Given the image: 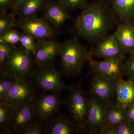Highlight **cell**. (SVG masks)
<instances>
[{"label": "cell", "mask_w": 134, "mask_h": 134, "mask_svg": "<svg viewBox=\"0 0 134 134\" xmlns=\"http://www.w3.org/2000/svg\"><path fill=\"white\" fill-rule=\"evenodd\" d=\"M116 24L112 9L104 0H96L82 9L75 22V29L81 38L98 42L107 36Z\"/></svg>", "instance_id": "1"}, {"label": "cell", "mask_w": 134, "mask_h": 134, "mask_svg": "<svg viewBox=\"0 0 134 134\" xmlns=\"http://www.w3.org/2000/svg\"><path fill=\"white\" fill-rule=\"evenodd\" d=\"M59 55L63 75L67 77L78 75L85 63L92 59L90 51L74 38L60 43Z\"/></svg>", "instance_id": "2"}, {"label": "cell", "mask_w": 134, "mask_h": 134, "mask_svg": "<svg viewBox=\"0 0 134 134\" xmlns=\"http://www.w3.org/2000/svg\"><path fill=\"white\" fill-rule=\"evenodd\" d=\"M31 53L21 46H12L3 69L15 80L31 78L34 70Z\"/></svg>", "instance_id": "3"}, {"label": "cell", "mask_w": 134, "mask_h": 134, "mask_svg": "<svg viewBox=\"0 0 134 134\" xmlns=\"http://www.w3.org/2000/svg\"><path fill=\"white\" fill-rule=\"evenodd\" d=\"M62 71L53 66H37L31 79L37 88L43 92H61L70 87L62 81Z\"/></svg>", "instance_id": "4"}, {"label": "cell", "mask_w": 134, "mask_h": 134, "mask_svg": "<svg viewBox=\"0 0 134 134\" xmlns=\"http://www.w3.org/2000/svg\"><path fill=\"white\" fill-rule=\"evenodd\" d=\"M65 103L81 131L85 129L89 97L79 85L70 86Z\"/></svg>", "instance_id": "5"}, {"label": "cell", "mask_w": 134, "mask_h": 134, "mask_svg": "<svg viewBox=\"0 0 134 134\" xmlns=\"http://www.w3.org/2000/svg\"><path fill=\"white\" fill-rule=\"evenodd\" d=\"M61 93L44 92L36 95L32 103L37 119L45 123L58 113L65 103Z\"/></svg>", "instance_id": "6"}, {"label": "cell", "mask_w": 134, "mask_h": 134, "mask_svg": "<svg viewBox=\"0 0 134 134\" xmlns=\"http://www.w3.org/2000/svg\"><path fill=\"white\" fill-rule=\"evenodd\" d=\"M110 102L100 100L91 96L89 97L86 123V128L89 133L100 134L105 125Z\"/></svg>", "instance_id": "7"}, {"label": "cell", "mask_w": 134, "mask_h": 134, "mask_svg": "<svg viewBox=\"0 0 134 134\" xmlns=\"http://www.w3.org/2000/svg\"><path fill=\"white\" fill-rule=\"evenodd\" d=\"M15 27L23 32L31 35L37 40L48 39L55 35L56 31L46 19L36 16L20 18L17 21Z\"/></svg>", "instance_id": "8"}, {"label": "cell", "mask_w": 134, "mask_h": 134, "mask_svg": "<svg viewBox=\"0 0 134 134\" xmlns=\"http://www.w3.org/2000/svg\"><path fill=\"white\" fill-rule=\"evenodd\" d=\"M36 96L35 88L30 79L15 80L0 103H6L15 107L33 101Z\"/></svg>", "instance_id": "9"}, {"label": "cell", "mask_w": 134, "mask_h": 134, "mask_svg": "<svg viewBox=\"0 0 134 134\" xmlns=\"http://www.w3.org/2000/svg\"><path fill=\"white\" fill-rule=\"evenodd\" d=\"M124 59L113 58L97 61L91 59L88 61L90 72L94 75L118 81L122 79L124 74Z\"/></svg>", "instance_id": "10"}, {"label": "cell", "mask_w": 134, "mask_h": 134, "mask_svg": "<svg viewBox=\"0 0 134 134\" xmlns=\"http://www.w3.org/2000/svg\"><path fill=\"white\" fill-rule=\"evenodd\" d=\"M90 52L92 59H125V51L115 33L107 35L101 39Z\"/></svg>", "instance_id": "11"}, {"label": "cell", "mask_w": 134, "mask_h": 134, "mask_svg": "<svg viewBox=\"0 0 134 134\" xmlns=\"http://www.w3.org/2000/svg\"><path fill=\"white\" fill-rule=\"evenodd\" d=\"M37 119L32 101L14 107L10 129L11 133L21 134L31 123Z\"/></svg>", "instance_id": "12"}, {"label": "cell", "mask_w": 134, "mask_h": 134, "mask_svg": "<svg viewBox=\"0 0 134 134\" xmlns=\"http://www.w3.org/2000/svg\"><path fill=\"white\" fill-rule=\"evenodd\" d=\"M60 44L47 39L37 40L34 55L37 66H53L59 55Z\"/></svg>", "instance_id": "13"}, {"label": "cell", "mask_w": 134, "mask_h": 134, "mask_svg": "<svg viewBox=\"0 0 134 134\" xmlns=\"http://www.w3.org/2000/svg\"><path fill=\"white\" fill-rule=\"evenodd\" d=\"M117 81L94 75L91 84L90 96L104 101H111L116 94Z\"/></svg>", "instance_id": "14"}, {"label": "cell", "mask_w": 134, "mask_h": 134, "mask_svg": "<svg viewBox=\"0 0 134 134\" xmlns=\"http://www.w3.org/2000/svg\"><path fill=\"white\" fill-rule=\"evenodd\" d=\"M45 134H74L81 131L72 118L57 114L45 124Z\"/></svg>", "instance_id": "15"}, {"label": "cell", "mask_w": 134, "mask_h": 134, "mask_svg": "<svg viewBox=\"0 0 134 134\" xmlns=\"http://www.w3.org/2000/svg\"><path fill=\"white\" fill-rule=\"evenodd\" d=\"M43 8L45 19L55 27H60L70 18L68 9L59 0H47Z\"/></svg>", "instance_id": "16"}, {"label": "cell", "mask_w": 134, "mask_h": 134, "mask_svg": "<svg viewBox=\"0 0 134 134\" xmlns=\"http://www.w3.org/2000/svg\"><path fill=\"white\" fill-rule=\"evenodd\" d=\"M116 102L118 105L126 108L134 102V83L131 79L118 80L116 86Z\"/></svg>", "instance_id": "17"}, {"label": "cell", "mask_w": 134, "mask_h": 134, "mask_svg": "<svg viewBox=\"0 0 134 134\" xmlns=\"http://www.w3.org/2000/svg\"><path fill=\"white\" fill-rule=\"evenodd\" d=\"M115 35L125 53H134V24L132 22L121 24Z\"/></svg>", "instance_id": "18"}, {"label": "cell", "mask_w": 134, "mask_h": 134, "mask_svg": "<svg viewBox=\"0 0 134 134\" xmlns=\"http://www.w3.org/2000/svg\"><path fill=\"white\" fill-rule=\"evenodd\" d=\"M112 9L121 23L134 18V0H112Z\"/></svg>", "instance_id": "19"}, {"label": "cell", "mask_w": 134, "mask_h": 134, "mask_svg": "<svg viewBox=\"0 0 134 134\" xmlns=\"http://www.w3.org/2000/svg\"><path fill=\"white\" fill-rule=\"evenodd\" d=\"M127 120L126 108L120 106L113 100L110 101L107 108L105 125L116 127Z\"/></svg>", "instance_id": "20"}, {"label": "cell", "mask_w": 134, "mask_h": 134, "mask_svg": "<svg viewBox=\"0 0 134 134\" xmlns=\"http://www.w3.org/2000/svg\"><path fill=\"white\" fill-rule=\"evenodd\" d=\"M47 0H26L20 5L15 13L20 18H26L35 16L43 8Z\"/></svg>", "instance_id": "21"}, {"label": "cell", "mask_w": 134, "mask_h": 134, "mask_svg": "<svg viewBox=\"0 0 134 134\" xmlns=\"http://www.w3.org/2000/svg\"><path fill=\"white\" fill-rule=\"evenodd\" d=\"M14 107L0 103V134H12L10 129Z\"/></svg>", "instance_id": "22"}, {"label": "cell", "mask_w": 134, "mask_h": 134, "mask_svg": "<svg viewBox=\"0 0 134 134\" xmlns=\"http://www.w3.org/2000/svg\"><path fill=\"white\" fill-rule=\"evenodd\" d=\"M0 103L4 100L7 93L14 83L15 80L5 71L1 72Z\"/></svg>", "instance_id": "23"}, {"label": "cell", "mask_w": 134, "mask_h": 134, "mask_svg": "<svg viewBox=\"0 0 134 134\" xmlns=\"http://www.w3.org/2000/svg\"><path fill=\"white\" fill-rule=\"evenodd\" d=\"M16 21L14 13H1L0 16V35L15 27Z\"/></svg>", "instance_id": "24"}, {"label": "cell", "mask_w": 134, "mask_h": 134, "mask_svg": "<svg viewBox=\"0 0 134 134\" xmlns=\"http://www.w3.org/2000/svg\"><path fill=\"white\" fill-rule=\"evenodd\" d=\"M21 34L16 30L10 29L0 35V43L15 45L20 42Z\"/></svg>", "instance_id": "25"}, {"label": "cell", "mask_w": 134, "mask_h": 134, "mask_svg": "<svg viewBox=\"0 0 134 134\" xmlns=\"http://www.w3.org/2000/svg\"><path fill=\"white\" fill-rule=\"evenodd\" d=\"M35 38L26 32L21 33L20 42L21 46L31 53L33 56L36 51V43Z\"/></svg>", "instance_id": "26"}, {"label": "cell", "mask_w": 134, "mask_h": 134, "mask_svg": "<svg viewBox=\"0 0 134 134\" xmlns=\"http://www.w3.org/2000/svg\"><path fill=\"white\" fill-rule=\"evenodd\" d=\"M45 134V123L36 119L28 126L21 134Z\"/></svg>", "instance_id": "27"}, {"label": "cell", "mask_w": 134, "mask_h": 134, "mask_svg": "<svg viewBox=\"0 0 134 134\" xmlns=\"http://www.w3.org/2000/svg\"><path fill=\"white\" fill-rule=\"evenodd\" d=\"M70 9L82 10L88 5V0H59Z\"/></svg>", "instance_id": "28"}, {"label": "cell", "mask_w": 134, "mask_h": 134, "mask_svg": "<svg viewBox=\"0 0 134 134\" xmlns=\"http://www.w3.org/2000/svg\"><path fill=\"white\" fill-rule=\"evenodd\" d=\"M12 45L8 43H0V69L3 68L8 55L12 49Z\"/></svg>", "instance_id": "29"}, {"label": "cell", "mask_w": 134, "mask_h": 134, "mask_svg": "<svg viewBox=\"0 0 134 134\" xmlns=\"http://www.w3.org/2000/svg\"><path fill=\"white\" fill-rule=\"evenodd\" d=\"M124 63V74L134 81V53L131 54Z\"/></svg>", "instance_id": "30"}, {"label": "cell", "mask_w": 134, "mask_h": 134, "mask_svg": "<svg viewBox=\"0 0 134 134\" xmlns=\"http://www.w3.org/2000/svg\"><path fill=\"white\" fill-rule=\"evenodd\" d=\"M117 134H133V123L127 120L116 127Z\"/></svg>", "instance_id": "31"}, {"label": "cell", "mask_w": 134, "mask_h": 134, "mask_svg": "<svg viewBox=\"0 0 134 134\" xmlns=\"http://www.w3.org/2000/svg\"><path fill=\"white\" fill-rule=\"evenodd\" d=\"M14 0H0V10L1 13L8 12L12 9Z\"/></svg>", "instance_id": "32"}, {"label": "cell", "mask_w": 134, "mask_h": 134, "mask_svg": "<svg viewBox=\"0 0 134 134\" xmlns=\"http://www.w3.org/2000/svg\"><path fill=\"white\" fill-rule=\"evenodd\" d=\"M126 115L127 120L134 123V102L127 107Z\"/></svg>", "instance_id": "33"}, {"label": "cell", "mask_w": 134, "mask_h": 134, "mask_svg": "<svg viewBox=\"0 0 134 134\" xmlns=\"http://www.w3.org/2000/svg\"><path fill=\"white\" fill-rule=\"evenodd\" d=\"M100 134H117L116 127L105 125L100 132Z\"/></svg>", "instance_id": "34"}, {"label": "cell", "mask_w": 134, "mask_h": 134, "mask_svg": "<svg viewBox=\"0 0 134 134\" xmlns=\"http://www.w3.org/2000/svg\"><path fill=\"white\" fill-rule=\"evenodd\" d=\"M26 0H14V5L12 7V10L13 12L15 13L17 10L20 7V5H21L22 3H23Z\"/></svg>", "instance_id": "35"}, {"label": "cell", "mask_w": 134, "mask_h": 134, "mask_svg": "<svg viewBox=\"0 0 134 134\" xmlns=\"http://www.w3.org/2000/svg\"><path fill=\"white\" fill-rule=\"evenodd\" d=\"M133 129H134L133 134H134V123H133Z\"/></svg>", "instance_id": "36"}]
</instances>
